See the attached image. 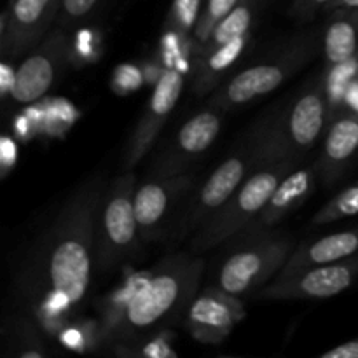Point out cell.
Returning a JSON list of instances; mask_svg holds the SVG:
<instances>
[{
  "instance_id": "11",
  "label": "cell",
  "mask_w": 358,
  "mask_h": 358,
  "mask_svg": "<svg viewBox=\"0 0 358 358\" xmlns=\"http://www.w3.org/2000/svg\"><path fill=\"white\" fill-rule=\"evenodd\" d=\"M222 108L208 105V108L187 119L175 135L173 142L152 163V177H175L185 173L187 168L217 140L222 129Z\"/></svg>"
},
{
  "instance_id": "36",
  "label": "cell",
  "mask_w": 358,
  "mask_h": 358,
  "mask_svg": "<svg viewBox=\"0 0 358 358\" xmlns=\"http://www.w3.org/2000/svg\"><path fill=\"white\" fill-rule=\"evenodd\" d=\"M13 129H14V135H16L20 140H23V142H28V140L34 138V136L37 135L30 117H28L24 110L16 115V119H14L13 122Z\"/></svg>"
},
{
  "instance_id": "23",
  "label": "cell",
  "mask_w": 358,
  "mask_h": 358,
  "mask_svg": "<svg viewBox=\"0 0 358 358\" xmlns=\"http://www.w3.org/2000/svg\"><path fill=\"white\" fill-rule=\"evenodd\" d=\"M358 73V58L348 59V62L334 63L329 65L324 72L325 94H327L329 105V119L338 117L341 112H345V101L348 87L352 80Z\"/></svg>"
},
{
  "instance_id": "10",
  "label": "cell",
  "mask_w": 358,
  "mask_h": 358,
  "mask_svg": "<svg viewBox=\"0 0 358 358\" xmlns=\"http://www.w3.org/2000/svg\"><path fill=\"white\" fill-rule=\"evenodd\" d=\"M70 51L72 41L65 28L58 27L49 31L16 69V84L10 94L13 100L21 105L44 100L45 94L58 83L65 66L72 63Z\"/></svg>"
},
{
  "instance_id": "26",
  "label": "cell",
  "mask_w": 358,
  "mask_h": 358,
  "mask_svg": "<svg viewBox=\"0 0 358 358\" xmlns=\"http://www.w3.org/2000/svg\"><path fill=\"white\" fill-rule=\"evenodd\" d=\"M353 215H358V184L346 187L345 191L336 194L324 208L318 210L313 217V224L325 226Z\"/></svg>"
},
{
  "instance_id": "39",
  "label": "cell",
  "mask_w": 358,
  "mask_h": 358,
  "mask_svg": "<svg viewBox=\"0 0 358 358\" xmlns=\"http://www.w3.org/2000/svg\"><path fill=\"white\" fill-rule=\"evenodd\" d=\"M345 110L355 112V114H358V73L355 76V79L352 80V84H350L348 93H346Z\"/></svg>"
},
{
  "instance_id": "17",
  "label": "cell",
  "mask_w": 358,
  "mask_h": 358,
  "mask_svg": "<svg viewBox=\"0 0 358 358\" xmlns=\"http://www.w3.org/2000/svg\"><path fill=\"white\" fill-rule=\"evenodd\" d=\"M317 168L315 164L303 168H294L278 184L264 208L257 215L248 229H273L282 222L289 213L299 208L317 189Z\"/></svg>"
},
{
  "instance_id": "35",
  "label": "cell",
  "mask_w": 358,
  "mask_h": 358,
  "mask_svg": "<svg viewBox=\"0 0 358 358\" xmlns=\"http://www.w3.org/2000/svg\"><path fill=\"white\" fill-rule=\"evenodd\" d=\"M14 84H16V70L9 62H2L0 63V93L3 100L13 94Z\"/></svg>"
},
{
  "instance_id": "4",
  "label": "cell",
  "mask_w": 358,
  "mask_h": 358,
  "mask_svg": "<svg viewBox=\"0 0 358 358\" xmlns=\"http://www.w3.org/2000/svg\"><path fill=\"white\" fill-rule=\"evenodd\" d=\"M240 243L233 245L215 276V287L247 296L268 285L282 273L296 248L290 234L271 229H247Z\"/></svg>"
},
{
  "instance_id": "27",
  "label": "cell",
  "mask_w": 358,
  "mask_h": 358,
  "mask_svg": "<svg viewBox=\"0 0 358 358\" xmlns=\"http://www.w3.org/2000/svg\"><path fill=\"white\" fill-rule=\"evenodd\" d=\"M240 3V0H206L205 7L201 10L198 24L192 34V41H194L196 48H201L206 41H208L210 34L213 28ZM198 52V51H196Z\"/></svg>"
},
{
  "instance_id": "5",
  "label": "cell",
  "mask_w": 358,
  "mask_h": 358,
  "mask_svg": "<svg viewBox=\"0 0 358 358\" xmlns=\"http://www.w3.org/2000/svg\"><path fill=\"white\" fill-rule=\"evenodd\" d=\"M296 161H282L255 168L254 173L245 178L234 194L196 231L191 240V252L201 254L247 231L280 182L296 168Z\"/></svg>"
},
{
  "instance_id": "20",
  "label": "cell",
  "mask_w": 358,
  "mask_h": 358,
  "mask_svg": "<svg viewBox=\"0 0 358 358\" xmlns=\"http://www.w3.org/2000/svg\"><path fill=\"white\" fill-rule=\"evenodd\" d=\"M324 28V52L329 65L358 58V9L331 10Z\"/></svg>"
},
{
  "instance_id": "25",
  "label": "cell",
  "mask_w": 358,
  "mask_h": 358,
  "mask_svg": "<svg viewBox=\"0 0 358 358\" xmlns=\"http://www.w3.org/2000/svg\"><path fill=\"white\" fill-rule=\"evenodd\" d=\"M171 338L168 329L149 336L142 341L131 343V345H117L114 353L121 357H143V358H175L177 352L171 348Z\"/></svg>"
},
{
  "instance_id": "8",
  "label": "cell",
  "mask_w": 358,
  "mask_h": 358,
  "mask_svg": "<svg viewBox=\"0 0 358 358\" xmlns=\"http://www.w3.org/2000/svg\"><path fill=\"white\" fill-rule=\"evenodd\" d=\"M250 168H254V164L247 147L227 156L184 203L185 206L175 219L173 227L168 231L171 240L180 241L198 231L243 184Z\"/></svg>"
},
{
  "instance_id": "29",
  "label": "cell",
  "mask_w": 358,
  "mask_h": 358,
  "mask_svg": "<svg viewBox=\"0 0 358 358\" xmlns=\"http://www.w3.org/2000/svg\"><path fill=\"white\" fill-rule=\"evenodd\" d=\"M45 117H44V131L49 136L63 135L73 121L77 119V112L72 103L66 100H48L44 101Z\"/></svg>"
},
{
  "instance_id": "18",
  "label": "cell",
  "mask_w": 358,
  "mask_h": 358,
  "mask_svg": "<svg viewBox=\"0 0 358 358\" xmlns=\"http://www.w3.org/2000/svg\"><path fill=\"white\" fill-rule=\"evenodd\" d=\"M355 255H358V227L325 234V236L297 245L280 275L313 268V266L346 261Z\"/></svg>"
},
{
  "instance_id": "2",
  "label": "cell",
  "mask_w": 358,
  "mask_h": 358,
  "mask_svg": "<svg viewBox=\"0 0 358 358\" xmlns=\"http://www.w3.org/2000/svg\"><path fill=\"white\" fill-rule=\"evenodd\" d=\"M203 271L205 261L194 252L163 259L126 308L107 346L131 345L177 324L198 294Z\"/></svg>"
},
{
  "instance_id": "32",
  "label": "cell",
  "mask_w": 358,
  "mask_h": 358,
  "mask_svg": "<svg viewBox=\"0 0 358 358\" xmlns=\"http://www.w3.org/2000/svg\"><path fill=\"white\" fill-rule=\"evenodd\" d=\"M100 0H62L59 6V23L63 28L73 27L90 16Z\"/></svg>"
},
{
  "instance_id": "12",
  "label": "cell",
  "mask_w": 358,
  "mask_h": 358,
  "mask_svg": "<svg viewBox=\"0 0 358 358\" xmlns=\"http://www.w3.org/2000/svg\"><path fill=\"white\" fill-rule=\"evenodd\" d=\"M194 178L185 173L175 177H152L136 185L135 213L140 241L150 243L168 234V219L175 206L189 194Z\"/></svg>"
},
{
  "instance_id": "16",
  "label": "cell",
  "mask_w": 358,
  "mask_h": 358,
  "mask_svg": "<svg viewBox=\"0 0 358 358\" xmlns=\"http://www.w3.org/2000/svg\"><path fill=\"white\" fill-rule=\"evenodd\" d=\"M358 152V114L345 110L332 119L324 133V143L318 161L317 175L325 185H332L348 170Z\"/></svg>"
},
{
  "instance_id": "33",
  "label": "cell",
  "mask_w": 358,
  "mask_h": 358,
  "mask_svg": "<svg viewBox=\"0 0 358 358\" xmlns=\"http://www.w3.org/2000/svg\"><path fill=\"white\" fill-rule=\"evenodd\" d=\"M332 0H294L292 3V16L299 20L301 23H308L313 20L320 10H325V7L331 3Z\"/></svg>"
},
{
  "instance_id": "38",
  "label": "cell",
  "mask_w": 358,
  "mask_h": 358,
  "mask_svg": "<svg viewBox=\"0 0 358 358\" xmlns=\"http://www.w3.org/2000/svg\"><path fill=\"white\" fill-rule=\"evenodd\" d=\"M322 358H358V338L329 350Z\"/></svg>"
},
{
  "instance_id": "40",
  "label": "cell",
  "mask_w": 358,
  "mask_h": 358,
  "mask_svg": "<svg viewBox=\"0 0 358 358\" xmlns=\"http://www.w3.org/2000/svg\"><path fill=\"white\" fill-rule=\"evenodd\" d=\"M338 9H358V0H332V2L325 7L327 13Z\"/></svg>"
},
{
  "instance_id": "28",
  "label": "cell",
  "mask_w": 358,
  "mask_h": 358,
  "mask_svg": "<svg viewBox=\"0 0 358 358\" xmlns=\"http://www.w3.org/2000/svg\"><path fill=\"white\" fill-rule=\"evenodd\" d=\"M203 0H173L166 17L168 30H175L182 35L194 34V28L201 16Z\"/></svg>"
},
{
  "instance_id": "21",
  "label": "cell",
  "mask_w": 358,
  "mask_h": 358,
  "mask_svg": "<svg viewBox=\"0 0 358 358\" xmlns=\"http://www.w3.org/2000/svg\"><path fill=\"white\" fill-rule=\"evenodd\" d=\"M152 271V269H150ZM150 271H133L112 290L110 294L101 299L98 304V324H100L101 346H107L108 339L114 334L117 325L121 324L122 317L126 313V308L129 306L136 294L140 292L143 285L149 280Z\"/></svg>"
},
{
  "instance_id": "19",
  "label": "cell",
  "mask_w": 358,
  "mask_h": 358,
  "mask_svg": "<svg viewBox=\"0 0 358 358\" xmlns=\"http://www.w3.org/2000/svg\"><path fill=\"white\" fill-rule=\"evenodd\" d=\"M248 44H250V34L241 35L212 51L199 52L196 56L198 59H196L194 76H192V91L196 94H206L219 87L222 77L247 51Z\"/></svg>"
},
{
  "instance_id": "3",
  "label": "cell",
  "mask_w": 358,
  "mask_h": 358,
  "mask_svg": "<svg viewBox=\"0 0 358 358\" xmlns=\"http://www.w3.org/2000/svg\"><path fill=\"white\" fill-rule=\"evenodd\" d=\"M329 105L324 73L280 105L254 128L247 149L254 168L301 161L327 131Z\"/></svg>"
},
{
  "instance_id": "37",
  "label": "cell",
  "mask_w": 358,
  "mask_h": 358,
  "mask_svg": "<svg viewBox=\"0 0 358 358\" xmlns=\"http://www.w3.org/2000/svg\"><path fill=\"white\" fill-rule=\"evenodd\" d=\"M142 65V72H143V77H145V83L149 84V86H156L157 80L163 77L164 70H166V66L163 65V62H159V59H147V62L140 63Z\"/></svg>"
},
{
  "instance_id": "22",
  "label": "cell",
  "mask_w": 358,
  "mask_h": 358,
  "mask_svg": "<svg viewBox=\"0 0 358 358\" xmlns=\"http://www.w3.org/2000/svg\"><path fill=\"white\" fill-rule=\"evenodd\" d=\"M255 13H257V0H240V3L213 28L208 41L198 49L196 56L199 52L220 48V45L227 44V42L241 37V35L250 34V28L255 20Z\"/></svg>"
},
{
  "instance_id": "14",
  "label": "cell",
  "mask_w": 358,
  "mask_h": 358,
  "mask_svg": "<svg viewBox=\"0 0 358 358\" xmlns=\"http://www.w3.org/2000/svg\"><path fill=\"white\" fill-rule=\"evenodd\" d=\"M59 6L62 0H10L0 21L2 55L16 58L41 44L59 14Z\"/></svg>"
},
{
  "instance_id": "6",
  "label": "cell",
  "mask_w": 358,
  "mask_h": 358,
  "mask_svg": "<svg viewBox=\"0 0 358 358\" xmlns=\"http://www.w3.org/2000/svg\"><path fill=\"white\" fill-rule=\"evenodd\" d=\"M317 48L318 38L315 31L297 35L278 55L234 73L227 83L220 84L210 105L226 112L273 93L313 58Z\"/></svg>"
},
{
  "instance_id": "24",
  "label": "cell",
  "mask_w": 358,
  "mask_h": 358,
  "mask_svg": "<svg viewBox=\"0 0 358 358\" xmlns=\"http://www.w3.org/2000/svg\"><path fill=\"white\" fill-rule=\"evenodd\" d=\"M58 341L65 348L72 350V352L84 353L96 350L98 346H101L100 324H98V320H84L77 322V324H69L58 334Z\"/></svg>"
},
{
  "instance_id": "13",
  "label": "cell",
  "mask_w": 358,
  "mask_h": 358,
  "mask_svg": "<svg viewBox=\"0 0 358 358\" xmlns=\"http://www.w3.org/2000/svg\"><path fill=\"white\" fill-rule=\"evenodd\" d=\"M247 317L240 296L226 292L219 287H208L192 299L185 313V329L196 341L219 346L226 341L233 329Z\"/></svg>"
},
{
  "instance_id": "30",
  "label": "cell",
  "mask_w": 358,
  "mask_h": 358,
  "mask_svg": "<svg viewBox=\"0 0 358 358\" xmlns=\"http://www.w3.org/2000/svg\"><path fill=\"white\" fill-rule=\"evenodd\" d=\"M100 56V37L90 28H80L72 41L70 59L73 65H87Z\"/></svg>"
},
{
  "instance_id": "1",
  "label": "cell",
  "mask_w": 358,
  "mask_h": 358,
  "mask_svg": "<svg viewBox=\"0 0 358 358\" xmlns=\"http://www.w3.org/2000/svg\"><path fill=\"white\" fill-rule=\"evenodd\" d=\"M105 191L100 175L84 182L44 233L23 275L31 304L44 296H56L77 310L87 296L96 264L98 213Z\"/></svg>"
},
{
  "instance_id": "7",
  "label": "cell",
  "mask_w": 358,
  "mask_h": 358,
  "mask_svg": "<svg viewBox=\"0 0 358 358\" xmlns=\"http://www.w3.org/2000/svg\"><path fill=\"white\" fill-rule=\"evenodd\" d=\"M138 180L131 171L121 175L105 191L96 226V269L110 271L138 247L140 231L135 213Z\"/></svg>"
},
{
  "instance_id": "9",
  "label": "cell",
  "mask_w": 358,
  "mask_h": 358,
  "mask_svg": "<svg viewBox=\"0 0 358 358\" xmlns=\"http://www.w3.org/2000/svg\"><path fill=\"white\" fill-rule=\"evenodd\" d=\"M357 278L358 255L332 264L313 266L287 275H278L271 283L257 290V299H329L348 290Z\"/></svg>"
},
{
  "instance_id": "15",
  "label": "cell",
  "mask_w": 358,
  "mask_h": 358,
  "mask_svg": "<svg viewBox=\"0 0 358 358\" xmlns=\"http://www.w3.org/2000/svg\"><path fill=\"white\" fill-rule=\"evenodd\" d=\"M184 80V73L178 69H166L163 77L157 80L149 105L140 117L138 124L133 129L131 138L126 145L124 163H122L126 170H133L145 157V154L152 149L161 129L164 128L175 105L180 100Z\"/></svg>"
},
{
  "instance_id": "31",
  "label": "cell",
  "mask_w": 358,
  "mask_h": 358,
  "mask_svg": "<svg viewBox=\"0 0 358 358\" xmlns=\"http://www.w3.org/2000/svg\"><path fill=\"white\" fill-rule=\"evenodd\" d=\"M143 83H145V77H143L142 65H135V63H121L115 66L110 77V87L117 94L135 93L142 87Z\"/></svg>"
},
{
  "instance_id": "34",
  "label": "cell",
  "mask_w": 358,
  "mask_h": 358,
  "mask_svg": "<svg viewBox=\"0 0 358 358\" xmlns=\"http://www.w3.org/2000/svg\"><path fill=\"white\" fill-rule=\"evenodd\" d=\"M17 161V145L14 138L9 135H2L0 140V166H2V178H6L10 173Z\"/></svg>"
}]
</instances>
